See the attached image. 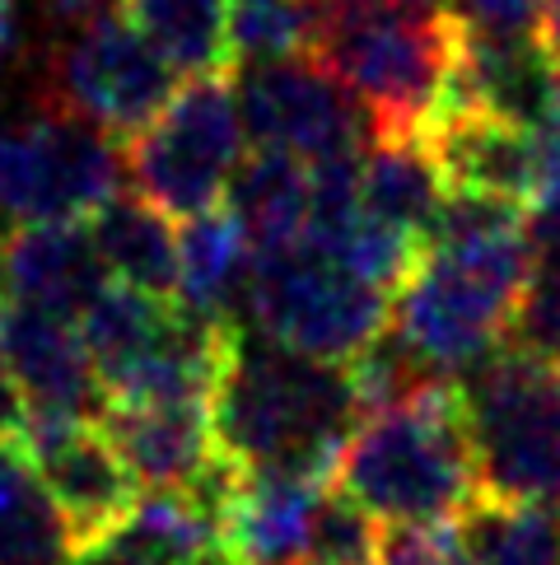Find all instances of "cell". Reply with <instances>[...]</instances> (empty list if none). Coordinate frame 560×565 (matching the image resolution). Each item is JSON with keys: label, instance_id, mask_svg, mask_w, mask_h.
<instances>
[{"label": "cell", "instance_id": "1", "mask_svg": "<svg viewBox=\"0 0 560 565\" xmlns=\"http://www.w3.org/2000/svg\"><path fill=\"white\" fill-rule=\"evenodd\" d=\"M528 276V211L495 196L449 192L426 257L392 295L388 332L439 379L472 370L514 332Z\"/></svg>", "mask_w": 560, "mask_h": 565}, {"label": "cell", "instance_id": "2", "mask_svg": "<svg viewBox=\"0 0 560 565\" xmlns=\"http://www.w3.org/2000/svg\"><path fill=\"white\" fill-rule=\"evenodd\" d=\"M359 420L365 412L346 370L304 360L238 322L225 374L211 397L219 458L234 472L336 481Z\"/></svg>", "mask_w": 560, "mask_h": 565}, {"label": "cell", "instance_id": "3", "mask_svg": "<svg viewBox=\"0 0 560 565\" xmlns=\"http://www.w3.org/2000/svg\"><path fill=\"white\" fill-rule=\"evenodd\" d=\"M336 491L388 529L463 519L482 500V472L457 379H434L359 420L336 468Z\"/></svg>", "mask_w": 560, "mask_h": 565}, {"label": "cell", "instance_id": "4", "mask_svg": "<svg viewBox=\"0 0 560 565\" xmlns=\"http://www.w3.org/2000/svg\"><path fill=\"white\" fill-rule=\"evenodd\" d=\"M457 19H397V14H336L313 43L323 62L369 122V140H416L439 127L453 104Z\"/></svg>", "mask_w": 560, "mask_h": 565}, {"label": "cell", "instance_id": "5", "mask_svg": "<svg viewBox=\"0 0 560 565\" xmlns=\"http://www.w3.org/2000/svg\"><path fill=\"white\" fill-rule=\"evenodd\" d=\"M482 495L499 504H560V370L499 347L463 379Z\"/></svg>", "mask_w": 560, "mask_h": 565}, {"label": "cell", "instance_id": "6", "mask_svg": "<svg viewBox=\"0 0 560 565\" xmlns=\"http://www.w3.org/2000/svg\"><path fill=\"white\" fill-rule=\"evenodd\" d=\"M244 309L257 337L317 365L346 370L388 332L392 299L346 271L327 248L299 244L252 257Z\"/></svg>", "mask_w": 560, "mask_h": 565}, {"label": "cell", "instance_id": "7", "mask_svg": "<svg viewBox=\"0 0 560 565\" xmlns=\"http://www.w3.org/2000/svg\"><path fill=\"white\" fill-rule=\"evenodd\" d=\"M122 164L136 196L173 220L215 211L229 192L234 169L244 164V122H238L234 75L183 79L169 108L127 140Z\"/></svg>", "mask_w": 560, "mask_h": 565}, {"label": "cell", "instance_id": "8", "mask_svg": "<svg viewBox=\"0 0 560 565\" xmlns=\"http://www.w3.org/2000/svg\"><path fill=\"white\" fill-rule=\"evenodd\" d=\"M122 150L89 122L37 104L0 127V215L10 225H75L122 192Z\"/></svg>", "mask_w": 560, "mask_h": 565}, {"label": "cell", "instance_id": "9", "mask_svg": "<svg viewBox=\"0 0 560 565\" xmlns=\"http://www.w3.org/2000/svg\"><path fill=\"white\" fill-rule=\"evenodd\" d=\"M177 71L122 14H104L66 38H52L43 66V104L62 108L108 140L140 136L177 94Z\"/></svg>", "mask_w": 560, "mask_h": 565}, {"label": "cell", "instance_id": "10", "mask_svg": "<svg viewBox=\"0 0 560 565\" xmlns=\"http://www.w3.org/2000/svg\"><path fill=\"white\" fill-rule=\"evenodd\" d=\"M229 75L238 122H244V136L257 140V150H280L304 159V164H327V159H355L359 146H369V122L359 104L313 56L244 66Z\"/></svg>", "mask_w": 560, "mask_h": 565}, {"label": "cell", "instance_id": "11", "mask_svg": "<svg viewBox=\"0 0 560 565\" xmlns=\"http://www.w3.org/2000/svg\"><path fill=\"white\" fill-rule=\"evenodd\" d=\"M19 454L43 481V491L62 510L75 552L108 537L136 510V477L117 458L112 439L98 420H33L14 439Z\"/></svg>", "mask_w": 560, "mask_h": 565}, {"label": "cell", "instance_id": "12", "mask_svg": "<svg viewBox=\"0 0 560 565\" xmlns=\"http://www.w3.org/2000/svg\"><path fill=\"white\" fill-rule=\"evenodd\" d=\"M0 360L33 420H98L108 407L79 328L56 313L0 299Z\"/></svg>", "mask_w": 560, "mask_h": 565}, {"label": "cell", "instance_id": "13", "mask_svg": "<svg viewBox=\"0 0 560 565\" xmlns=\"http://www.w3.org/2000/svg\"><path fill=\"white\" fill-rule=\"evenodd\" d=\"M98 426L146 491H206L229 468L219 458L211 407L196 402H108Z\"/></svg>", "mask_w": 560, "mask_h": 565}, {"label": "cell", "instance_id": "14", "mask_svg": "<svg viewBox=\"0 0 560 565\" xmlns=\"http://www.w3.org/2000/svg\"><path fill=\"white\" fill-rule=\"evenodd\" d=\"M112 286L89 225H19L0 238V299L56 318L85 313Z\"/></svg>", "mask_w": 560, "mask_h": 565}, {"label": "cell", "instance_id": "15", "mask_svg": "<svg viewBox=\"0 0 560 565\" xmlns=\"http://www.w3.org/2000/svg\"><path fill=\"white\" fill-rule=\"evenodd\" d=\"M336 481L290 472H234L219 500V556L225 565H299L317 500Z\"/></svg>", "mask_w": 560, "mask_h": 565}, {"label": "cell", "instance_id": "16", "mask_svg": "<svg viewBox=\"0 0 560 565\" xmlns=\"http://www.w3.org/2000/svg\"><path fill=\"white\" fill-rule=\"evenodd\" d=\"M426 146L434 150L439 169L449 178V192L495 196L509 206L537 211V188H542V154H537V131L499 122L491 113L457 108L439 122Z\"/></svg>", "mask_w": 560, "mask_h": 565}, {"label": "cell", "instance_id": "17", "mask_svg": "<svg viewBox=\"0 0 560 565\" xmlns=\"http://www.w3.org/2000/svg\"><path fill=\"white\" fill-rule=\"evenodd\" d=\"M225 211L238 220V230L248 234L252 257L309 244L313 169L304 164V159L280 154V150L244 154V164H238L234 178H229Z\"/></svg>", "mask_w": 560, "mask_h": 565}, {"label": "cell", "instance_id": "18", "mask_svg": "<svg viewBox=\"0 0 560 565\" xmlns=\"http://www.w3.org/2000/svg\"><path fill=\"white\" fill-rule=\"evenodd\" d=\"M449 201V178L439 169L426 136L416 140H369L359 150V211L378 225H392L430 244L434 220Z\"/></svg>", "mask_w": 560, "mask_h": 565}, {"label": "cell", "instance_id": "19", "mask_svg": "<svg viewBox=\"0 0 560 565\" xmlns=\"http://www.w3.org/2000/svg\"><path fill=\"white\" fill-rule=\"evenodd\" d=\"M252 280V244L238 220L215 206L177 230V305L206 322H238Z\"/></svg>", "mask_w": 560, "mask_h": 565}, {"label": "cell", "instance_id": "20", "mask_svg": "<svg viewBox=\"0 0 560 565\" xmlns=\"http://www.w3.org/2000/svg\"><path fill=\"white\" fill-rule=\"evenodd\" d=\"M89 238L117 286L177 299V230L146 196L117 192L89 215Z\"/></svg>", "mask_w": 560, "mask_h": 565}, {"label": "cell", "instance_id": "21", "mask_svg": "<svg viewBox=\"0 0 560 565\" xmlns=\"http://www.w3.org/2000/svg\"><path fill=\"white\" fill-rule=\"evenodd\" d=\"M122 19L177 71V79L234 71L229 0H122Z\"/></svg>", "mask_w": 560, "mask_h": 565}, {"label": "cell", "instance_id": "22", "mask_svg": "<svg viewBox=\"0 0 560 565\" xmlns=\"http://www.w3.org/2000/svg\"><path fill=\"white\" fill-rule=\"evenodd\" d=\"M177 299H154V295H140L127 286H112L94 299V305L79 313V341L94 360V374L104 383V393H112L140 360L154 351V341L164 337L169 318H173Z\"/></svg>", "mask_w": 560, "mask_h": 565}, {"label": "cell", "instance_id": "23", "mask_svg": "<svg viewBox=\"0 0 560 565\" xmlns=\"http://www.w3.org/2000/svg\"><path fill=\"white\" fill-rule=\"evenodd\" d=\"M75 542L62 510L19 454L0 444V565H71Z\"/></svg>", "mask_w": 560, "mask_h": 565}, {"label": "cell", "instance_id": "24", "mask_svg": "<svg viewBox=\"0 0 560 565\" xmlns=\"http://www.w3.org/2000/svg\"><path fill=\"white\" fill-rule=\"evenodd\" d=\"M467 565H560V510L476 500L457 519Z\"/></svg>", "mask_w": 560, "mask_h": 565}, {"label": "cell", "instance_id": "25", "mask_svg": "<svg viewBox=\"0 0 560 565\" xmlns=\"http://www.w3.org/2000/svg\"><path fill=\"white\" fill-rule=\"evenodd\" d=\"M309 0H229V66H271L313 52Z\"/></svg>", "mask_w": 560, "mask_h": 565}, {"label": "cell", "instance_id": "26", "mask_svg": "<svg viewBox=\"0 0 560 565\" xmlns=\"http://www.w3.org/2000/svg\"><path fill=\"white\" fill-rule=\"evenodd\" d=\"M532 276L514 318V347L560 370V211H532Z\"/></svg>", "mask_w": 560, "mask_h": 565}, {"label": "cell", "instance_id": "27", "mask_svg": "<svg viewBox=\"0 0 560 565\" xmlns=\"http://www.w3.org/2000/svg\"><path fill=\"white\" fill-rule=\"evenodd\" d=\"M378 547H384V529L346 491L327 487L299 565H378Z\"/></svg>", "mask_w": 560, "mask_h": 565}, {"label": "cell", "instance_id": "28", "mask_svg": "<svg viewBox=\"0 0 560 565\" xmlns=\"http://www.w3.org/2000/svg\"><path fill=\"white\" fill-rule=\"evenodd\" d=\"M547 0H453V19L491 43H537Z\"/></svg>", "mask_w": 560, "mask_h": 565}, {"label": "cell", "instance_id": "29", "mask_svg": "<svg viewBox=\"0 0 560 565\" xmlns=\"http://www.w3.org/2000/svg\"><path fill=\"white\" fill-rule=\"evenodd\" d=\"M378 565H467L457 523H402L384 529Z\"/></svg>", "mask_w": 560, "mask_h": 565}, {"label": "cell", "instance_id": "30", "mask_svg": "<svg viewBox=\"0 0 560 565\" xmlns=\"http://www.w3.org/2000/svg\"><path fill=\"white\" fill-rule=\"evenodd\" d=\"M24 426H29V407H24V397H19V388H14L6 360H0V444H14L19 435H24Z\"/></svg>", "mask_w": 560, "mask_h": 565}, {"label": "cell", "instance_id": "31", "mask_svg": "<svg viewBox=\"0 0 560 565\" xmlns=\"http://www.w3.org/2000/svg\"><path fill=\"white\" fill-rule=\"evenodd\" d=\"M537 47L547 52V62L560 71V0H547L542 10V33H537Z\"/></svg>", "mask_w": 560, "mask_h": 565}, {"label": "cell", "instance_id": "32", "mask_svg": "<svg viewBox=\"0 0 560 565\" xmlns=\"http://www.w3.org/2000/svg\"><path fill=\"white\" fill-rule=\"evenodd\" d=\"M10 52H14V6L10 0H0V71H6Z\"/></svg>", "mask_w": 560, "mask_h": 565}]
</instances>
